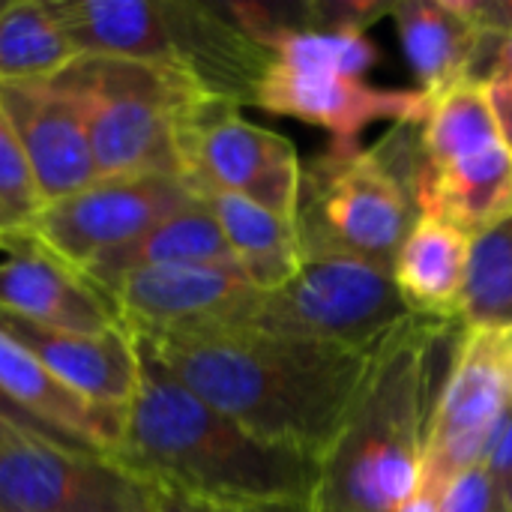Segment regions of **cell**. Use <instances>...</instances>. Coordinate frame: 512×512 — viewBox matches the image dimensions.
<instances>
[{
    "instance_id": "cell-1",
    "label": "cell",
    "mask_w": 512,
    "mask_h": 512,
    "mask_svg": "<svg viewBox=\"0 0 512 512\" xmlns=\"http://www.w3.org/2000/svg\"><path fill=\"white\" fill-rule=\"evenodd\" d=\"M183 387L267 444L324 462L339 441L369 354L255 327L132 336Z\"/></svg>"
},
{
    "instance_id": "cell-2",
    "label": "cell",
    "mask_w": 512,
    "mask_h": 512,
    "mask_svg": "<svg viewBox=\"0 0 512 512\" xmlns=\"http://www.w3.org/2000/svg\"><path fill=\"white\" fill-rule=\"evenodd\" d=\"M462 336V318L414 315L369 354L345 429L321 462L315 510H402Z\"/></svg>"
},
{
    "instance_id": "cell-3",
    "label": "cell",
    "mask_w": 512,
    "mask_h": 512,
    "mask_svg": "<svg viewBox=\"0 0 512 512\" xmlns=\"http://www.w3.org/2000/svg\"><path fill=\"white\" fill-rule=\"evenodd\" d=\"M141 384L111 459L159 489L222 501H315L321 462L255 438L138 348Z\"/></svg>"
},
{
    "instance_id": "cell-4",
    "label": "cell",
    "mask_w": 512,
    "mask_h": 512,
    "mask_svg": "<svg viewBox=\"0 0 512 512\" xmlns=\"http://www.w3.org/2000/svg\"><path fill=\"white\" fill-rule=\"evenodd\" d=\"M78 96L99 180L135 174L183 177V141L192 120L222 102L177 69L78 57L57 72Z\"/></svg>"
},
{
    "instance_id": "cell-5",
    "label": "cell",
    "mask_w": 512,
    "mask_h": 512,
    "mask_svg": "<svg viewBox=\"0 0 512 512\" xmlns=\"http://www.w3.org/2000/svg\"><path fill=\"white\" fill-rule=\"evenodd\" d=\"M417 216L414 195L375 150L327 147L303 165L294 210L303 258L348 255L393 273Z\"/></svg>"
},
{
    "instance_id": "cell-6",
    "label": "cell",
    "mask_w": 512,
    "mask_h": 512,
    "mask_svg": "<svg viewBox=\"0 0 512 512\" xmlns=\"http://www.w3.org/2000/svg\"><path fill=\"white\" fill-rule=\"evenodd\" d=\"M414 318L390 270L348 255H306L297 276L261 297L249 327L372 354Z\"/></svg>"
},
{
    "instance_id": "cell-7",
    "label": "cell",
    "mask_w": 512,
    "mask_h": 512,
    "mask_svg": "<svg viewBox=\"0 0 512 512\" xmlns=\"http://www.w3.org/2000/svg\"><path fill=\"white\" fill-rule=\"evenodd\" d=\"M510 339L512 327H465L429 423L417 489L444 498L459 474L486 462L498 426L512 405Z\"/></svg>"
},
{
    "instance_id": "cell-8",
    "label": "cell",
    "mask_w": 512,
    "mask_h": 512,
    "mask_svg": "<svg viewBox=\"0 0 512 512\" xmlns=\"http://www.w3.org/2000/svg\"><path fill=\"white\" fill-rule=\"evenodd\" d=\"M303 162L294 144L240 117L231 102H210L183 141V180L195 195H240L294 222Z\"/></svg>"
},
{
    "instance_id": "cell-9",
    "label": "cell",
    "mask_w": 512,
    "mask_h": 512,
    "mask_svg": "<svg viewBox=\"0 0 512 512\" xmlns=\"http://www.w3.org/2000/svg\"><path fill=\"white\" fill-rule=\"evenodd\" d=\"M0 510L156 512V486L108 453L0 438Z\"/></svg>"
},
{
    "instance_id": "cell-10",
    "label": "cell",
    "mask_w": 512,
    "mask_h": 512,
    "mask_svg": "<svg viewBox=\"0 0 512 512\" xmlns=\"http://www.w3.org/2000/svg\"><path fill=\"white\" fill-rule=\"evenodd\" d=\"M201 195L174 174H135L105 177L87 189L42 207L33 231L54 255L84 273L90 261L114 252Z\"/></svg>"
},
{
    "instance_id": "cell-11",
    "label": "cell",
    "mask_w": 512,
    "mask_h": 512,
    "mask_svg": "<svg viewBox=\"0 0 512 512\" xmlns=\"http://www.w3.org/2000/svg\"><path fill=\"white\" fill-rule=\"evenodd\" d=\"M120 324L132 336L249 327L264 297L240 267L183 264L123 276L111 288Z\"/></svg>"
},
{
    "instance_id": "cell-12",
    "label": "cell",
    "mask_w": 512,
    "mask_h": 512,
    "mask_svg": "<svg viewBox=\"0 0 512 512\" xmlns=\"http://www.w3.org/2000/svg\"><path fill=\"white\" fill-rule=\"evenodd\" d=\"M252 105L321 126L336 150H360V138L372 123H423L432 99L420 87H375L366 78L297 72L273 60L255 90Z\"/></svg>"
},
{
    "instance_id": "cell-13",
    "label": "cell",
    "mask_w": 512,
    "mask_h": 512,
    "mask_svg": "<svg viewBox=\"0 0 512 512\" xmlns=\"http://www.w3.org/2000/svg\"><path fill=\"white\" fill-rule=\"evenodd\" d=\"M0 105L21 141L45 207L99 180L81 102L60 75L6 81L0 84Z\"/></svg>"
},
{
    "instance_id": "cell-14",
    "label": "cell",
    "mask_w": 512,
    "mask_h": 512,
    "mask_svg": "<svg viewBox=\"0 0 512 512\" xmlns=\"http://www.w3.org/2000/svg\"><path fill=\"white\" fill-rule=\"evenodd\" d=\"M0 312L72 333L120 327L111 297L54 255L33 231L0 234Z\"/></svg>"
},
{
    "instance_id": "cell-15",
    "label": "cell",
    "mask_w": 512,
    "mask_h": 512,
    "mask_svg": "<svg viewBox=\"0 0 512 512\" xmlns=\"http://www.w3.org/2000/svg\"><path fill=\"white\" fill-rule=\"evenodd\" d=\"M0 327L75 396L99 408L132 405L141 384V357L132 333L123 324L102 333H72L0 312Z\"/></svg>"
},
{
    "instance_id": "cell-16",
    "label": "cell",
    "mask_w": 512,
    "mask_h": 512,
    "mask_svg": "<svg viewBox=\"0 0 512 512\" xmlns=\"http://www.w3.org/2000/svg\"><path fill=\"white\" fill-rule=\"evenodd\" d=\"M411 192L423 216L480 237L512 216V150L495 144L444 165H417Z\"/></svg>"
},
{
    "instance_id": "cell-17",
    "label": "cell",
    "mask_w": 512,
    "mask_h": 512,
    "mask_svg": "<svg viewBox=\"0 0 512 512\" xmlns=\"http://www.w3.org/2000/svg\"><path fill=\"white\" fill-rule=\"evenodd\" d=\"M0 393H6L30 414L48 420L51 426L63 429L66 435L108 456L120 444L126 408H99L75 396L3 327H0Z\"/></svg>"
},
{
    "instance_id": "cell-18",
    "label": "cell",
    "mask_w": 512,
    "mask_h": 512,
    "mask_svg": "<svg viewBox=\"0 0 512 512\" xmlns=\"http://www.w3.org/2000/svg\"><path fill=\"white\" fill-rule=\"evenodd\" d=\"M390 15L396 18L411 72L429 99L471 78L483 30L462 0H399Z\"/></svg>"
},
{
    "instance_id": "cell-19",
    "label": "cell",
    "mask_w": 512,
    "mask_h": 512,
    "mask_svg": "<svg viewBox=\"0 0 512 512\" xmlns=\"http://www.w3.org/2000/svg\"><path fill=\"white\" fill-rule=\"evenodd\" d=\"M183 264H219V267H237L228 240L204 198L183 207L180 213L168 216L165 222L153 225L138 240L99 255L84 267V276L111 294V288L135 273L150 267H183Z\"/></svg>"
},
{
    "instance_id": "cell-20",
    "label": "cell",
    "mask_w": 512,
    "mask_h": 512,
    "mask_svg": "<svg viewBox=\"0 0 512 512\" xmlns=\"http://www.w3.org/2000/svg\"><path fill=\"white\" fill-rule=\"evenodd\" d=\"M471 249L474 237L462 228L435 216H417L393 264L399 294L405 297L414 315L459 318Z\"/></svg>"
},
{
    "instance_id": "cell-21",
    "label": "cell",
    "mask_w": 512,
    "mask_h": 512,
    "mask_svg": "<svg viewBox=\"0 0 512 512\" xmlns=\"http://www.w3.org/2000/svg\"><path fill=\"white\" fill-rule=\"evenodd\" d=\"M204 201L210 204L240 273L258 291H279L297 276L303 255L291 219H282L240 195H207Z\"/></svg>"
},
{
    "instance_id": "cell-22",
    "label": "cell",
    "mask_w": 512,
    "mask_h": 512,
    "mask_svg": "<svg viewBox=\"0 0 512 512\" xmlns=\"http://www.w3.org/2000/svg\"><path fill=\"white\" fill-rule=\"evenodd\" d=\"M75 60L57 0H9L0 12V84L54 78Z\"/></svg>"
},
{
    "instance_id": "cell-23",
    "label": "cell",
    "mask_w": 512,
    "mask_h": 512,
    "mask_svg": "<svg viewBox=\"0 0 512 512\" xmlns=\"http://www.w3.org/2000/svg\"><path fill=\"white\" fill-rule=\"evenodd\" d=\"M504 144L489 87L465 78L432 99L426 120L420 123L417 165H444L480 150Z\"/></svg>"
},
{
    "instance_id": "cell-24",
    "label": "cell",
    "mask_w": 512,
    "mask_h": 512,
    "mask_svg": "<svg viewBox=\"0 0 512 512\" xmlns=\"http://www.w3.org/2000/svg\"><path fill=\"white\" fill-rule=\"evenodd\" d=\"M459 318L471 330L512 327V216L474 237Z\"/></svg>"
},
{
    "instance_id": "cell-25",
    "label": "cell",
    "mask_w": 512,
    "mask_h": 512,
    "mask_svg": "<svg viewBox=\"0 0 512 512\" xmlns=\"http://www.w3.org/2000/svg\"><path fill=\"white\" fill-rule=\"evenodd\" d=\"M273 60L297 72L366 78L381 60L378 45L366 33L351 30H282L270 42Z\"/></svg>"
},
{
    "instance_id": "cell-26",
    "label": "cell",
    "mask_w": 512,
    "mask_h": 512,
    "mask_svg": "<svg viewBox=\"0 0 512 512\" xmlns=\"http://www.w3.org/2000/svg\"><path fill=\"white\" fill-rule=\"evenodd\" d=\"M42 207L45 204L24 159L21 141L0 105V210L6 213L12 231H27L42 213Z\"/></svg>"
},
{
    "instance_id": "cell-27",
    "label": "cell",
    "mask_w": 512,
    "mask_h": 512,
    "mask_svg": "<svg viewBox=\"0 0 512 512\" xmlns=\"http://www.w3.org/2000/svg\"><path fill=\"white\" fill-rule=\"evenodd\" d=\"M156 512H315V501H222L156 486Z\"/></svg>"
},
{
    "instance_id": "cell-28",
    "label": "cell",
    "mask_w": 512,
    "mask_h": 512,
    "mask_svg": "<svg viewBox=\"0 0 512 512\" xmlns=\"http://www.w3.org/2000/svg\"><path fill=\"white\" fill-rule=\"evenodd\" d=\"M0 438H36V441L72 447V450H96V447H90V444L66 435L63 429L51 426L48 420L30 414L27 408H21L18 402H12L6 393H0ZM96 453H102V450H96Z\"/></svg>"
},
{
    "instance_id": "cell-29",
    "label": "cell",
    "mask_w": 512,
    "mask_h": 512,
    "mask_svg": "<svg viewBox=\"0 0 512 512\" xmlns=\"http://www.w3.org/2000/svg\"><path fill=\"white\" fill-rule=\"evenodd\" d=\"M486 474L492 489V512H512V405L489 447Z\"/></svg>"
},
{
    "instance_id": "cell-30",
    "label": "cell",
    "mask_w": 512,
    "mask_h": 512,
    "mask_svg": "<svg viewBox=\"0 0 512 512\" xmlns=\"http://www.w3.org/2000/svg\"><path fill=\"white\" fill-rule=\"evenodd\" d=\"M441 512H492V489H489V474L486 462L459 474L444 498H441Z\"/></svg>"
},
{
    "instance_id": "cell-31",
    "label": "cell",
    "mask_w": 512,
    "mask_h": 512,
    "mask_svg": "<svg viewBox=\"0 0 512 512\" xmlns=\"http://www.w3.org/2000/svg\"><path fill=\"white\" fill-rule=\"evenodd\" d=\"M471 78L492 84V81H512V30L510 33H489L483 30L477 57L471 66Z\"/></svg>"
},
{
    "instance_id": "cell-32",
    "label": "cell",
    "mask_w": 512,
    "mask_h": 512,
    "mask_svg": "<svg viewBox=\"0 0 512 512\" xmlns=\"http://www.w3.org/2000/svg\"><path fill=\"white\" fill-rule=\"evenodd\" d=\"M462 3L480 30H489V33L512 30V0H462Z\"/></svg>"
},
{
    "instance_id": "cell-33",
    "label": "cell",
    "mask_w": 512,
    "mask_h": 512,
    "mask_svg": "<svg viewBox=\"0 0 512 512\" xmlns=\"http://www.w3.org/2000/svg\"><path fill=\"white\" fill-rule=\"evenodd\" d=\"M486 87H489V99H492L504 144L512 150V81H492Z\"/></svg>"
},
{
    "instance_id": "cell-34",
    "label": "cell",
    "mask_w": 512,
    "mask_h": 512,
    "mask_svg": "<svg viewBox=\"0 0 512 512\" xmlns=\"http://www.w3.org/2000/svg\"><path fill=\"white\" fill-rule=\"evenodd\" d=\"M0 231H12V225H9V219H6L3 210H0Z\"/></svg>"
},
{
    "instance_id": "cell-35",
    "label": "cell",
    "mask_w": 512,
    "mask_h": 512,
    "mask_svg": "<svg viewBox=\"0 0 512 512\" xmlns=\"http://www.w3.org/2000/svg\"><path fill=\"white\" fill-rule=\"evenodd\" d=\"M6 6H9V0H0V12H3Z\"/></svg>"
},
{
    "instance_id": "cell-36",
    "label": "cell",
    "mask_w": 512,
    "mask_h": 512,
    "mask_svg": "<svg viewBox=\"0 0 512 512\" xmlns=\"http://www.w3.org/2000/svg\"><path fill=\"white\" fill-rule=\"evenodd\" d=\"M510 378H512V339H510Z\"/></svg>"
},
{
    "instance_id": "cell-37",
    "label": "cell",
    "mask_w": 512,
    "mask_h": 512,
    "mask_svg": "<svg viewBox=\"0 0 512 512\" xmlns=\"http://www.w3.org/2000/svg\"><path fill=\"white\" fill-rule=\"evenodd\" d=\"M0 512H18V510H0Z\"/></svg>"
},
{
    "instance_id": "cell-38",
    "label": "cell",
    "mask_w": 512,
    "mask_h": 512,
    "mask_svg": "<svg viewBox=\"0 0 512 512\" xmlns=\"http://www.w3.org/2000/svg\"><path fill=\"white\" fill-rule=\"evenodd\" d=\"M0 234H6V231H0Z\"/></svg>"
},
{
    "instance_id": "cell-39",
    "label": "cell",
    "mask_w": 512,
    "mask_h": 512,
    "mask_svg": "<svg viewBox=\"0 0 512 512\" xmlns=\"http://www.w3.org/2000/svg\"><path fill=\"white\" fill-rule=\"evenodd\" d=\"M315 512H321V510H315Z\"/></svg>"
}]
</instances>
